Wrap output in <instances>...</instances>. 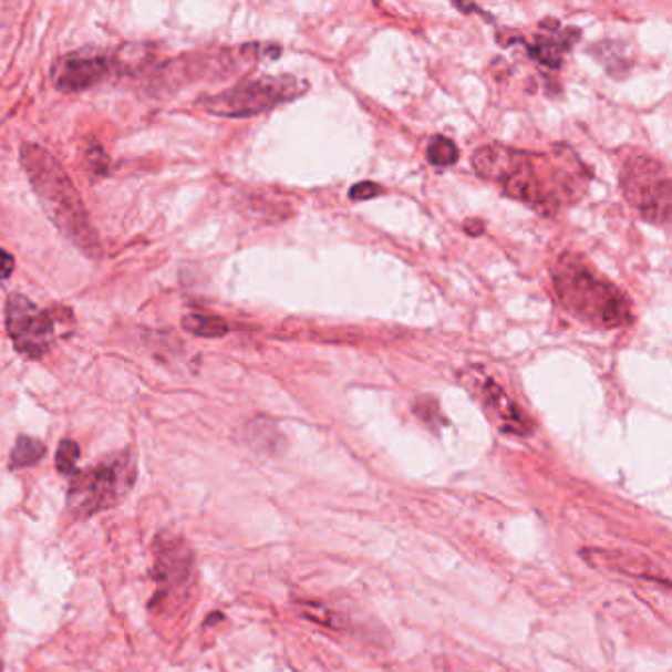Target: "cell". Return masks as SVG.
Masks as SVG:
<instances>
[{
  "label": "cell",
  "instance_id": "obj_5",
  "mask_svg": "<svg viewBox=\"0 0 672 672\" xmlns=\"http://www.w3.org/2000/svg\"><path fill=\"white\" fill-rule=\"evenodd\" d=\"M153 580L156 583L148 610L158 616L184 608L196 583V556L188 542L174 533H158L153 542Z\"/></svg>",
  "mask_w": 672,
  "mask_h": 672
},
{
  "label": "cell",
  "instance_id": "obj_9",
  "mask_svg": "<svg viewBox=\"0 0 672 672\" xmlns=\"http://www.w3.org/2000/svg\"><path fill=\"white\" fill-rule=\"evenodd\" d=\"M462 381L474 393L475 399H479V403L484 404L485 409L494 414L497 422L502 424V431L520 434V436L530 431L527 416L520 413L519 406L513 403L509 395L495 383L492 376L477 373L475 369H469L464 373Z\"/></svg>",
  "mask_w": 672,
  "mask_h": 672
},
{
  "label": "cell",
  "instance_id": "obj_12",
  "mask_svg": "<svg viewBox=\"0 0 672 672\" xmlns=\"http://www.w3.org/2000/svg\"><path fill=\"white\" fill-rule=\"evenodd\" d=\"M45 452H48V448H45L42 440L20 434L17 442H14V446H12V452H10V469H24V467L37 466V464H40L44 459Z\"/></svg>",
  "mask_w": 672,
  "mask_h": 672
},
{
  "label": "cell",
  "instance_id": "obj_16",
  "mask_svg": "<svg viewBox=\"0 0 672 672\" xmlns=\"http://www.w3.org/2000/svg\"><path fill=\"white\" fill-rule=\"evenodd\" d=\"M381 194V188L373 182H359L350 189V198L355 201H365V199L375 198Z\"/></svg>",
  "mask_w": 672,
  "mask_h": 672
},
{
  "label": "cell",
  "instance_id": "obj_15",
  "mask_svg": "<svg viewBox=\"0 0 672 672\" xmlns=\"http://www.w3.org/2000/svg\"><path fill=\"white\" fill-rule=\"evenodd\" d=\"M81 449L75 440L65 438L60 442L55 452V469L62 475L77 474V462H80Z\"/></svg>",
  "mask_w": 672,
  "mask_h": 672
},
{
  "label": "cell",
  "instance_id": "obj_13",
  "mask_svg": "<svg viewBox=\"0 0 672 672\" xmlns=\"http://www.w3.org/2000/svg\"><path fill=\"white\" fill-rule=\"evenodd\" d=\"M182 328L198 338H224L229 333V325L224 318L211 314H188L182 318Z\"/></svg>",
  "mask_w": 672,
  "mask_h": 672
},
{
  "label": "cell",
  "instance_id": "obj_17",
  "mask_svg": "<svg viewBox=\"0 0 672 672\" xmlns=\"http://www.w3.org/2000/svg\"><path fill=\"white\" fill-rule=\"evenodd\" d=\"M14 257L9 251L0 249V280H7V278L14 272Z\"/></svg>",
  "mask_w": 672,
  "mask_h": 672
},
{
  "label": "cell",
  "instance_id": "obj_14",
  "mask_svg": "<svg viewBox=\"0 0 672 672\" xmlns=\"http://www.w3.org/2000/svg\"><path fill=\"white\" fill-rule=\"evenodd\" d=\"M426 156H428L432 166L448 168L452 164H456L457 158H459V151H457L456 144L452 143L446 136H432Z\"/></svg>",
  "mask_w": 672,
  "mask_h": 672
},
{
  "label": "cell",
  "instance_id": "obj_3",
  "mask_svg": "<svg viewBox=\"0 0 672 672\" xmlns=\"http://www.w3.org/2000/svg\"><path fill=\"white\" fill-rule=\"evenodd\" d=\"M555 288L560 304L582 322L606 330L629 322L628 298L578 255L560 257L555 270Z\"/></svg>",
  "mask_w": 672,
  "mask_h": 672
},
{
  "label": "cell",
  "instance_id": "obj_11",
  "mask_svg": "<svg viewBox=\"0 0 672 672\" xmlns=\"http://www.w3.org/2000/svg\"><path fill=\"white\" fill-rule=\"evenodd\" d=\"M580 38V30L568 28L560 37H538L537 42L530 45L529 54L537 62L545 63L548 68H560L562 55L566 50H570V45Z\"/></svg>",
  "mask_w": 672,
  "mask_h": 672
},
{
  "label": "cell",
  "instance_id": "obj_18",
  "mask_svg": "<svg viewBox=\"0 0 672 672\" xmlns=\"http://www.w3.org/2000/svg\"><path fill=\"white\" fill-rule=\"evenodd\" d=\"M2 669H4V663H2V659H0V672H2Z\"/></svg>",
  "mask_w": 672,
  "mask_h": 672
},
{
  "label": "cell",
  "instance_id": "obj_1",
  "mask_svg": "<svg viewBox=\"0 0 672 672\" xmlns=\"http://www.w3.org/2000/svg\"><path fill=\"white\" fill-rule=\"evenodd\" d=\"M474 168L479 176L499 184L507 196L535 207L542 216H555L565 194L578 189L570 172L558 170L542 156L502 144L482 146L474 154Z\"/></svg>",
  "mask_w": 672,
  "mask_h": 672
},
{
  "label": "cell",
  "instance_id": "obj_7",
  "mask_svg": "<svg viewBox=\"0 0 672 672\" xmlns=\"http://www.w3.org/2000/svg\"><path fill=\"white\" fill-rule=\"evenodd\" d=\"M619 184L629 206L647 221L666 225L671 217V176L661 162L649 154H633L621 164Z\"/></svg>",
  "mask_w": 672,
  "mask_h": 672
},
{
  "label": "cell",
  "instance_id": "obj_10",
  "mask_svg": "<svg viewBox=\"0 0 672 672\" xmlns=\"http://www.w3.org/2000/svg\"><path fill=\"white\" fill-rule=\"evenodd\" d=\"M108 60L105 55L77 54L65 55L52 72L55 90L63 93H80L97 85L107 77Z\"/></svg>",
  "mask_w": 672,
  "mask_h": 672
},
{
  "label": "cell",
  "instance_id": "obj_4",
  "mask_svg": "<svg viewBox=\"0 0 672 672\" xmlns=\"http://www.w3.org/2000/svg\"><path fill=\"white\" fill-rule=\"evenodd\" d=\"M138 477L136 457L123 449L87 469H77L68 487L65 509L75 520H87L125 502Z\"/></svg>",
  "mask_w": 672,
  "mask_h": 672
},
{
  "label": "cell",
  "instance_id": "obj_2",
  "mask_svg": "<svg viewBox=\"0 0 672 672\" xmlns=\"http://www.w3.org/2000/svg\"><path fill=\"white\" fill-rule=\"evenodd\" d=\"M20 162L45 216L50 217L58 231L91 259H101L100 234L91 224L87 207L62 164L45 148L32 143L20 146Z\"/></svg>",
  "mask_w": 672,
  "mask_h": 672
},
{
  "label": "cell",
  "instance_id": "obj_6",
  "mask_svg": "<svg viewBox=\"0 0 672 672\" xmlns=\"http://www.w3.org/2000/svg\"><path fill=\"white\" fill-rule=\"evenodd\" d=\"M308 83L294 75H262L257 80H245L231 90L199 100L207 113L217 117L245 118L267 113L304 95Z\"/></svg>",
  "mask_w": 672,
  "mask_h": 672
},
{
  "label": "cell",
  "instance_id": "obj_8",
  "mask_svg": "<svg viewBox=\"0 0 672 672\" xmlns=\"http://www.w3.org/2000/svg\"><path fill=\"white\" fill-rule=\"evenodd\" d=\"M7 330L14 350L27 359L44 358L55 338V318L50 310H40L22 294L7 300Z\"/></svg>",
  "mask_w": 672,
  "mask_h": 672
}]
</instances>
